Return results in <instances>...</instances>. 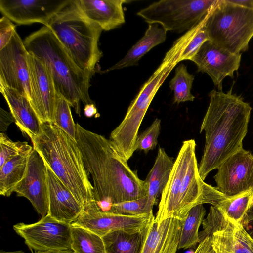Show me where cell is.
I'll use <instances>...</instances> for the list:
<instances>
[{
    "instance_id": "obj_25",
    "label": "cell",
    "mask_w": 253,
    "mask_h": 253,
    "mask_svg": "<svg viewBox=\"0 0 253 253\" xmlns=\"http://www.w3.org/2000/svg\"><path fill=\"white\" fill-rule=\"evenodd\" d=\"M167 32L157 24H149L144 36L128 50L124 57L102 73L138 65L140 59L166 40Z\"/></svg>"
},
{
    "instance_id": "obj_29",
    "label": "cell",
    "mask_w": 253,
    "mask_h": 253,
    "mask_svg": "<svg viewBox=\"0 0 253 253\" xmlns=\"http://www.w3.org/2000/svg\"><path fill=\"white\" fill-rule=\"evenodd\" d=\"M206 19L186 32L174 42L169 50L175 57L178 62L191 60L202 45L209 40L204 27Z\"/></svg>"
},
{
    "instance_id": "obj_38",
    "label": "cell",
    "mask_w": 253,
    "mask_h": 253,
    "mask_svg": "<svg viewBox=\"0 0 253 253\" xmlns=\"http://www.w3.org/2000/svg\"><path fill=\"white\" fill-rule=\"evenodd\" d=\"M0 133H4L6 131L9 125L12 122H15L11 112H8L1 108L0 109Z\"/></svg>"
},
{
    "instance_id": "obj_27",
    "label": "cell",
    "mask_w": 253,
    "mask_h": 253,
    "mask_svg": "<svg viewBox=\"0 0 253 253\" xmlns=\"http://www.w3.org/2000/svg\"><path fill=\"white\" fill-rule=\"evenodd\" d=\"M149 224L141 231L117 230L102 236L106 253H141Z\"/></svg>"
},
{
    "instance_id": "obj_13",
    "label": "cell",
    "mask_w": 253,
    "mask_h": 253,
    "mask_svg": "<svg viewBox=\"0 0 253 253\" xmlns=\"http://www.w3.org/2000/svg\"><path fill=\"white\" fill-rule=\"evenodd\" d=\"M28 54L16 30L8 44L0 50V84L13 88L30 99Z\"/></svg>"
},
{
    "instance_id": "obj_44",
    "label": "cell",
    "mask_w": 253,
    "mask_h": 253,
    "mask_svg": "<svg viewBox=\"0 0 253 253\" xmlns=\"http://www.w3.org/2000/svg\"><path fill=\"white\" fill-rule=\"evenodd\" d=\"M0 253H25L22 251H5L3 250H0Z\"/></svg>"
},
{
    "instance_id": "obj_30",
    "label": "cell",
    "mask_w": 253,
    "mask_h": 253,
    "mask_svg": "<svg viewBox=\"0 0 253 253\" xmlns=\"http://www.w3.org/2000/svg\"><path fill=\"white\" fill-rule=\"evenodd\" d=\"M205 214L203 204L197 205L190 210L183 222L178 249L193 248L199 243V229Z\"/></svg>"
},
{
    "instance_id": "obj_31",
    "label": "cell",
    "mask_w": 253,
    "mask_h": 253,
    "mask_svg": "<svg viewBox=\"0 0 253 253\" xmlns=\"http://www.w3.org/2000/svg\"><path fill=\"white\" fill-rule=\"evenodd\" d=\"M71 249L75 253H106L102 237L72 224Z\"/></svg>"
},
{
    "instance_id": "obj_9",
    "label": "cell",
    "mask_w": 253,
    "mask_h": 253,
    "mask_svg": "<svg viewBox=\"0 0 253 253\" xmlns=\"http://www.w3.org/2000/svg\"><path fill=\"white\" fill-rule=\"evenodd\" d=\"M202 225L199 241L209 237L216 253H253V239L243 224L216 207L211 206Z\"/></svg>"
},
{
    "instance_id": "obj_16",
    "label": "cell",
    "mask_w": 253,
    "mask_h": 253,
    "mask_svg": "<svg viewBox=\"0 0 253 253\" xmlns=\"http://www.w3.org/2000/svg\"><path fill=\"white\" fill-rule=\"evenodd\" d=\"M71 0H0V11L18 25L40 23L47 26Z\"/></svg>"
},
{
    "instance_id": "obj_10",
    "label": "cell",
    "mask_w": 253,
    "mask_h": 253,
    "mask_svg": "<svg viewBox=\"0 0 253 253\" xmlns=\"http://www.w3.org/2000/svg\"><path fill=\"white\" fill-rule=\"evenodd\" d=\"M13 229L35 252L71 249L72 224L58 221L48 214L33 224H16Z\"/></svg>"
},
{
    "instance_id": "obj_20",
    "label": "cell",
    "mask_w": 253,
    "mask_h": 253,
    "mask_svg": "<svg viewBox=\"0 0 253 253\" xmlns=\"http://www.w3.org/2000/svg\"><path fill=\"white\" fill-rule=\"evenodd\" d=\"M205 184L199 174L195 152L189 159L181 181L171 218L183 221L192 208L197 205L204 204L203 194Z\"/></svg>"
},
{
    "instance_id": "obj_14",
    "label": "cell",
    "mask_w": 253,
    "mask_h": 253,
    "mask_svg": "<svg viewBox=\"0 0 253 253\" xmlns=\"http://www.w3.org/2000/svg\"><path fill=\"white\" fill-rule=\"evenodd\" d=\"M30 101L41 124L53 123L57 92L52 78L37 57L29 53Z\"/></svg>"
},
{
    "instance_id": "obj_34",
    "label": "cell",
    "mask_w": 253,
    "mask_h": 253,
    "mask_svg": "<svg viewBox=\"0 0 253 253\" xmlns=\"http://www.w3.org/2000/svg\"><path fill=\"white\" fill-rule=\"evenodd\" d=\"M154 205L146 195L137 199L113 204L107 212L128 215H143L152 213Z\"/></svg>"
},
{
    "instance_id": "obj_39",
    "label": "cell",
    "mask_w": 253,
    "mask_h": 253,
    "mask_svg": "<svg viewBox=\"0 0 253 253\" xmlns=\"http://www.w3.org/2000/svg\"><path fill=\"white\" fill-rule=\"evenodd\" d=\"M242 224L253 239V201L247 211Z\"/></svg>"
},
{
    "instance_id": "obj_21",
    "label": "cell",
    "mask_w": 253,
    "mask_h": 253,
    "mask_svg": "<svg viewBox=\"0 0 253 253\" xmlns=\"http://www.w3.org/2000/svg\"><path fill=\"white\" fill-rule=\"evenodd\" d=\"M183 222L169 218L157 224L154 217L149 224L141 253H176Z\"/></svg>"
},
{
    "instance_id": "obj_42",
    "label": "cell",
    "mask_w": 253,
    "mask_h": 253,
    "mask_svg": "<svg viewBox=\"0 0 253 253\" xmlns=\"http://www.w3.org/2000/svg\"><path fill=\"white\" fill-rule=\"evenodd\" d=\"M231 3L253 9V0H228Z\"/></svg>"
},
{
    "instance_id": "obj_19",
    "label": "cell",
    "mask_w": 253,
    "mask_h": 253,
    "mask_svg": "<svg viewBox=\"0 0 253 253\" xmlns=\"http://www.w3.org/2000/svg\"><path fill=\"white\" fill-rule=\"evenodd\" d=\"M46 167L47 214L58 221L71 224L81 214L84 207L46 164Z\"/></svg>"
},
{
    "instance_id": "obj_32",
    "label": "cell",
    "mask_w": 253,
    "mask_h": 253,
    "mask_svg": "<svg viewBox=\"0 0 253 253\" xmlns=\"http://www.w3.org/2000/svg\"><path fill=\"white\" fill-rule=\"evenodd\" d=\"M194 79V76L188 72L186 65L181 64L176 67L174 76L169 82V88L173 91L174 103L194 100L191 92Z\"/></svg>"
},
{
    "instance_id": "obj_4",
    "label": "cell",
    "mask_w": 253,
    "mask_h": 253,
    "mask_svg": "<svg viewBox=\"0 0 253 253\" xmlns=\"http://www.w3.org/2000/svg\"><path fill=\"white\" fill-rule=\"evenodd\" d=\"M34 150L83 206L94 200L93 187L76 141L53 124L42 123L30 138Z\"/></svg>"
},
{
    "instance_id": "obj_24",
    "label": "cell",
    "mask_w": 253,
    "mask_h": 253,
    "mask_svg": "<svg viewBox=\"0 0 253 253\" xmlns=\"http://www.w3.org/2000/svg\"><path fill=\"white\" fill-rule=\"evenodd\" d=\"M253 191L236 197H228L215 187L206 183L204 192V203L211 204L221 210L230 219L242 223L253 201Z\"/></svg>"
},
{
    "instance_id": "obj_23",
    "label": "cell",
    "mask_w": 253,
    "mask_h": 253,
    "mask_svg": "<svg viewBox=\"0 0 253 253\" xmlns=\"http://www.w3.org/2000/svg\"><path fill=\"white\" fill-rule=\"evenodd\" d=\"M0 91L9 106L15 123L31 138L36 136L41 123L28 97L18 91L0 84Z\"/></svg>"
},
{
    "instance_id": "obj_6",
    "label": "cell",
    "mask_w": 253,
    "mask_h": 253,
    "mask_svg": "<svg viewBox=\"0 0 253 253\" xmlns=\"http://www.w3.org/2000/svg\"><path fill=\"white\" fill-rule=\"evenodd\" d=\"M204 27L209 41L231 53H241L248 50L253 37V9L219 0Z\"/></svg>"
},
{
    "instance_id": "obj_8",
    "label": "cell",
    "mask_w": 253,
    "mask_h": 253,
    "mask_svg": "<svg viewBox=\"0 0 253 253\" xmlns=\"http://www.w3.org/2000/svg\"><path fill=\"white\" fill-rule=\"evenodd\" d=\"M219 0H161L137 15L149 24L161 25L166 31H188L204 21Z\"/></svg>"
},
{
    "instance_id": "obj_22",
    "label": "cell",
    "mask_w": 253,
    "mask_h": 253,
    "mask_svg": "<svg viewBox=\"0 0 253 253\" xmlns=\"http://www.w3.org/2000/svg\"><path fill=\"white\" fill-rule=\"evenodd\" d=\"M125 0H75L81 11L103 30L117 28L125 23L123 5Z\"/></svg>"
},
{
    "instance_id": "obj_2",
    "label": "cell",
    "mask_w": 253,
    "mask_h": 253,
    "mask_svg": "<svg viewBox=\"0 0 253 253\" xmlns=\"http://www.w3.org/2000/svg\"><path fill=\"white\" fill-rule=\"evenodd\" d=\"M210 103L200 132H205V144L198 166L204 180L208 174L229 157L243 148L252 108L241 96L232 92L211 90Z\"/></svg>"
},
{
    "instance_id": "obj_26",
    "label": "cell",
    "mask_w": 253,
    "mask_h": 253,
    "mask_svg": "<svg viewBox=\"0 0 253 253\" xmlns=\"http://www.w3.org/2000/svg\"><path fill=\"white\" fill-rule=\"evenodd\" d=\"M174 162L164 148L159 147L154 165L144 180L147 189V195L155 205L168 181Z\"/></svg>"
},
{
    "instance_id": "obj_33",
    "label": "cell",
    "mask_w": 253,
    "mask_h": 253,
    "mask_svg": "<svg viewBox=\"0 0 253 253\" xmlns=\"http://www.w3.org/2000/svg\"><path fill=\"white\" fill-rule=\"evenodd\" d=\"M71 107L63 97L57 94L52 124L76 141V124L73 119Z\"/></svg>"
},
{
    "instance_id": "obj_1",
    "label": "cell",
    "mask_w": 253,
    "mask_h": 253,
    "mask_svg": "<svg viewBox=\"0 0 253 253\" xmlns=\"http://www.w3.org/2000/svg\"><path fill=\"white\" fill-rule=\"evenodd\" d=\"M76 141L92 179L93 201L100 211L107 212L113 204L147 194L145 180L131 169L111 140L76 123Z\"/></svg>"
},
{
    "instance_id": "obj_41",
    "label": "cell",
    "mask_w": 253,
    "mask_h": 253,
    "mask_svg": "<svg viewBox=\"0 0 253 253\" xmlns=\"http://www.w3.org/2000/svg\"><path fill=\"white\" fill-rule=\"evenodd\" d=\"M84 114L87 117H92L97 113V110L94 103L84 105Z\"/></svg>"
},
{
    "instance_id": "obj_17",
    "label": "cell",
    "mask_w": 253,
    "mask_h": 253,
    "mask_svg": "<svg viewBox=\"0 0 253 253\" xmlns=\"http://www.w3.org/2000/svg\"><path fill=\"white\" fill-rule=\"evenodd\" d=\"M18 196L27 199L42 217L48 211L46 164L42 156L34 149L29 158L25 176L16 186Z\"/></svg>"
},
{
    "instance_id": "obj_18",
    "label": "cell",
    "mask_w": 253,
    "mask_h": 253,
    "mask_svg": "<svg viewBox=\"0 0 253 253\" xmlns=\"http://www.w3.org/2000/svg\"><path fill=\"white\" fill-rule=\"evenodd\" d=\"M194 139L184 141L179 151L168 181L161 196L155 221L159 224L163 220L171 218L177 199L181 181L192 154L196 152Z\"/></svg>"
},
{
    "instance_id": "obj_43",
    "label": "cell",
    "mask_w": 253,
    "mask_h": 253,
    "mask_svg": "<svg viewBox=\"0 0 253 253\" xmlns=\"http://www.w3.org/2000/svg\"><path fill=\"white\" fill-rule=\"evenodd\" d=\"M35 253H75L72 249L67 250L49 251V252H35Z\"/></svg>"
},
{
    "instance_id": "obj_35",
    "label": "cell",
    "mask_w": 253,
    "mask_h": 253,
    "mask_svg": "<svg viewBox=\"0 0 253 253\" xmlns=\"http://www.w3.org/2000/svg\"><path fill=\"white\" fill-rule=\"evenodd\" d=\"M160 130L161 120L157 118L148 127L138 135L134 147V151H142L147 154L154 149L158 144Z\"/></svg>"
},
{
    "instance_id": "obj_36",
    "label": "cell",
    "mask_w": 253,
    "mask_h": 253,
    "mask_svg": "<svg viewBox=\"0 0 253 253\" xmlns=\"http://www.w3.org/2000/svg\"><path fill=\"white\" fill-rule=\"evenodd\" d=\"M33 148L27 142H14L4 133H0V168L11 158Z\"/></svg>"
},
{
    "instance_id": "obj_7",
    "label": "cell",
    "mask_w": 253,
    "mask_h": 253,
    "mask_svg": "<svg viewBox=\"0 0 253 253\" xmlns=\"http://www.w3.org/2000/svg\"><path fill=\"white\" fill-rule=\"evenodd\" d=\"M177 64L166 54L162 63L144 83L130 104L121 123L111 132L110 139L128 161L135 152L134 147L143 119L158 89Z\"/></svg>"
},
{
    "instance_id": "obj_15",
    "label": "cell",
    "mask_w": 253,
    "mask_h": 253,
    "mask_svg": "<svg viewBox=\"0 0 253 253\" xmlns=\"http://www.w3.org/2000/svg\"><path fill=\"white\" fill-rule=\"evenodd\" d=\"M241 59V53H231L208 40L202 45L191 61L196 65L198 72L207 73L218 91H222L223 79L227 76L234 78Z\"/></svg>"
},
{
    "instance_id": "obj_37",
    "label": "cell",
    "mask_w": 253,
    "mask_h": 253,
    "mask_svg": "<svg viewBox=\"0 0 253 253\" xmlns=\"http://www.w3.org/2000/svg\"><path fill=\"white\" fill-rule=\"evenodd\" d=\"M16 26L12 21L5 16L0 19V50L4 47L10 41Z\"/></svg>"
},
{
    "instance_id": "obj_40",
    "label": "cell",
    "mask_w": 253,
    "mask_h": 253,
    "mask_svg": "<svg viewBox=\"0 0 253 253\" xmlns=\"http://www.w3.org/2000/svg\"><path fill=\"white\" fill-rule=\"evenodd\" d=\"M193 253H216L213 250L211 239L207 237L201 241Z\"/></svg>"
},
{
    "instance_id": "obj_5",
    "label": "cell",
    "mask_w": 253,
    "mask_h": 253,
    "mask_svg": "<svg viewBox=\"0 0 253 253\" xmlns=\"http://www.w3.org/2000/svg\"><path fill=\"white\" fill-rule=\"evenodd\" d=\"M46 26L53 32L75 63L93 74L103 55L98 47L103 30L81 11L75 0H71Z\"/></svg>"
},
{
    "instance_id": "obj_45",
    "label": "cell",
    "mask_w": 253,
    "mask_h": 253,
    "mask_svg": "<svg viewBox=\"0 0 253 253\" xmlns=\"http://www.w3.org/2000/svg\"></svg>"
},
{
    "instance_id": "obj_28",
    "label": "cell",
    "mask_w": 253,
    "mask_h": 253,
    "mask_svg": "<svg viewBox=\"0 0 253 253\" xmlns=\"http://www.w3.org/2000/svg\"><path fill=\"white\" fill-rule=\"evenodd\" d=\"M33 148L11 158L0 168V194L9 197L25 175Z\"/></svg>"
},
{
    "instance_id": "obj_3",
    "label": "cell",
    "mask_w": 253,
    "mask_h": 253,
    "mask_svg": "<svg viewBox=\"0 0 253 253\" xmlns=\"http://www.w3.org/2000/svg\"><path fill=\"white\" fill-rule=\"evenodd\" d=\"M28 53L45 65L58 94L63 97L81 116V102L94 103L89 94L92 74L81 69L74 61L53 32L46 26L32 33L23 41Z\"/></svg>"
},
{
    "instance_id": "obj_12",
    "label": "cell",
    "mask_w": 253,
    "mask_h": 253,
    "mask_svg": "<svg viewBox=\"0 0 253 253\" xmlns=\"http://www.w3.org/2000/svg\"><path fill=\"white\" fill-rule=\"evenodd\" d=\"M214 176L216 188L228 197L253 191V155L243 148L227 158Z\"/></svg>"
},
{
    "instance_id": "obj_11",
    "label": "cell",
    "mask_w": 253,
    "mask_h": 253,
    "mask_svg": "<svg viewBox=\"0 0 253 253\" xmlns=\"http://www.w3.org/2000/svg\"><path fill=\"white\" fill-rule=\"evenodd\" d=\"M154 217L153 212L143 215H128L102 212L92 201L84 207L81 214L71 224L82 227L102 237L117 230L141 231Z\"/></svg>"
}]
</instances>
